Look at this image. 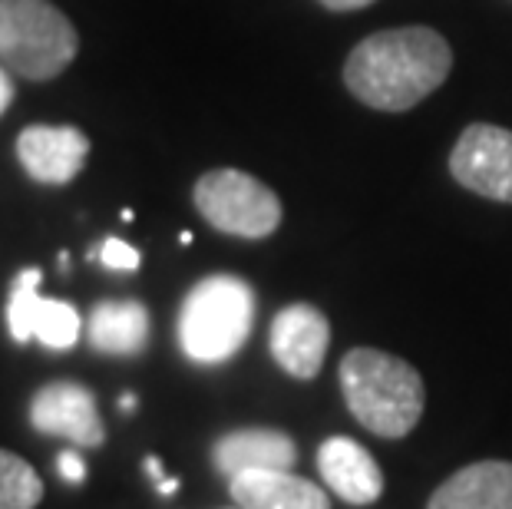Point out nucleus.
<instances>
[{"mask_svg": "<svg viewBox=\"0 0 512 509\" xmlns=\"http://www.w3.org/2000/svg\"><path fill=\"white\" fill-rule=\"evenodd\" d=\"M453 67V50L430 27L370 34L344 63V83L357 100L384 113H407L437 90Z\"/></svg>", "mask_w": 512, "mask_h": 509, "instance_id": "obj_1", "label": "nucleus"}, {"mask_svg": "<svg viewBox=\"0 0 512 509\" xmlns=\"http://www.w3.org/2000/svg\"><path fill=\"white\" fill-rule=\"evenodd\" d=\"M341 394L357 424L384 440H400L420 424L427 391L417 367L377 348H354L344 354Z\"/></svg>", "mask_w": 512, "mask_h": 509, "instance_id": "obj_2", "label": "nucleus"}, {"mask_svg": "<svg viewBox=\"0 0 512 509\" xmlns=\"http://www.w3.org/2000/svg\"><path fill=\"white\" fill-rule=\"evenodd\" d=\"M255 324V291L235 275H209L179 308V344L195 364H222L242 351Z\"/></svg>", "mask_w": 512, "mask_h": 509, "instance_id": "obj_3", "label": "nucleus"}, {"mask_svg": "<svg viewBox=\"0 0 512 509\" xmlns=\"http://www.w3.org/2000/svg\"><path fill=\"white\" fill-rule=\"evenodd\" d=\"M80 37L50 0H0V60L17 77L47 83L70 67Z\"/></svg>", "mask_w": 512, "mask_h": 509, "instance_id": "obj_4", "label": "nucleus"}, {"mask_svg": "<svg viewBox=\"0 0 512 509\" xmlns=\"http://www.w3.org/2000/svg\"><path fill=\"white\" fill-rule=\"evenodd\" d=\"M195 209L215 232L268 238L281 225V199L242 169H212L192 189Z\"/></svg>", "mask_w": 512, "mask_h": 509, "instance_id": "obj_5", "label": "nucleus"}, {"mask_svg": "<svg viewBox=\"0 0 512 509\" xmlns=\"http://www.w3.org/2000/svg\"><path fill=\"white\" fill-rule=\"evenodd\" d=\"M450 172L476 196L512 205V129L493 123L466 126L450 153Z\"/></svg>", "mask_w": 512, "mask_h": 509, "instance_id": "obj_6", "label": "nucleus"}, {"mask_svg": "<svg viewBox=\"0 0 512 509\" xmlns=\"http://www.w3.org/2000/svg\"><path fill=\"white\" fill-rule=\"evenodd\" d=\"M30 424L47 437H63L76 447H103L106 427L90 387L73 381L43 384L30 400Z\"/></svg>", "mask_w": 512, "mask_h": 509, "instance_id": "obj_7", "label": "nucleus"}, {"mask_svg": "<svg viewBox=\"0 0 512 509\" xmlns=\"http://www.w3.org/2000/svg\"><path fill=\"white\" fill-rule=\"evenodd\" d=\"M271 357L285 374L298 381H314L331 348V324L314 305H288L275 314L268 331Z\"/></svg>", "mask_w": 512, "mask_h": 509, "instance_id": "obj_8", "label": "nucleus"}, {"mask_svg": "<svg viewBox=\"0 0 512 509\" xmlns=\"http://www.w3.org/2000/svg\"><path fill=\"white\" fill-rule=\"evenodd\" d=\"M17 159L40 186H67L90 159V139L76 126H27L17 136Z\"/></svg>", "mask_w": 512, "mask_h": 509, "instance_id": "obj_9", "label": "nucleus"}, {"mask_svg": "<svg viewBox=\"0 0 512 509\" xmlns=\"http://www.w3.org/2000/svg\"><path fill=\"white\" fill-rule=\"evenodd\" d=\"M212 463L228 480H235V476H242V473H258V470H291L294 463H298V447H294V440L281 430L245 427V430H232L215 440Z\"/></svg>", "mask_w": 512, "mask_h": 509, "instance_id": "obj_10", "label": "nucleus"}, {"mask_svg": "<svg viewBox=\"0 0 512 509\" xmlns=\"http://www.w3.org/2000/svg\"><path fill=\"white\" fill-rule=\"evenodd\" d=\"M318 470L324 483L351 506H370L384 493V473L377 460L351 437H331L318 450Z\"/></svg>", "mask_w": 512, "mask_h": 509, "instance_id": "obj_11", "label": "nucleus"}, {"mask_svg": "<svg viewBox=\"0 0 512 509\" xmlns=\"http://www.w3.org/2000/svg\"><path fill=\"white\" fill-rule=\"evenodd\" d=\"M427 509H512V463H470L430 496Z\"/></svg>", "mask_w": 512, "mask_h": 509, "instance_id": "obj_12", "label": "nucleus"}, {"mask_svg": "<svg viewBox=\"0 0 512 509\" xmlns=\"http://www.w3.org/2000/svg\"><path fill=\"white\" fill-rule=\"evenodd\" d=\"M238 509H331L318 483L291 470H258L228 480Z\"/></svg>", "mask_w": 512, "mask_h": 509, "instance_id": "obj_13", "label": "nucleus"}, {"mask_svg": "<svg viewBox=\"0 0 512 509\" xmlns=\"http://www.w3.org/2000/svg\"><path fill=\"white\" fill-rule=\"evenodd\" d=\"M86 341L93 351L133 357L149 344V311L143 301H100L86 318Z\"/></svg>", "mask_w": 512, "mask_h": 509, "instance_id": "obj_14", "label": "nucleus"}, {"mask_svg": "<svg viewBox=\"0 0 512 509\" xmlns=\"http://www.w3.org/2000/svg\"><path fill=\"white\" fill-rule=\"evenodd\" d=\"M83 334V321L80 311L67 301H50L40 298L37 301V314H34V338L43 344L47 351H70L76 348Z\"/></svg>", "mask_w": 512, "mask_h": 509, "instance_id": "obj_15", "label": "nucleus"}, {"mask_svg": "<svg viewBox=\"0 0 512 509\" xmlns=\"http://www.w3.org/2000/svg\"><path fill=\"white\" fill-rule=\"evenodd\" d=\"M43 500V480L24 457L0 450V509H37Z\"/></svg>", "mask_w": 512, "mask_h": 509, "instance_id": "obj_16", "label": "nucleus"}, {"mask_svg": "<svg viewBox=\"0 0 512 509\" xmlns=\"http://www.w3.org/2000/svg\"><path fill=\"white\" fill-rule=\"evenodd\" d=\"M40 281L43 272L40 268H24L14 285H10V298H7V331L17 344L34 341V314H37V301H40Z\"/></svg>", "mask_w": 512, "mask_h": 509, "instance_id": "obj_17", "label": "nucleus"}, {"mask_svg": "<svg viewBox=\"0 0 512 509\" xmlns=\"http://www.w3.org/2000/svg\"><path fill=\"white\" fill-rule=\"evenodd\" d=\"M96 258L113 268V272H136L139 265H143V255H139V248H133L129 242H123V238H106V242L96 248Z\"/></svg>", "mask_w": 512, "mask_h": 509, "instance_id": "obj_18", "label": "nucleus"}, {"mask_svg": "<svg viewBox=\"0 0 512 509\" xmlns=\"http://www.w3.org/2000/svg\"><path fill=\"white\" fill-rule=\"evenodd\" d=\"M57 470H60V476L67 483H83L86 480V463H83V457L76 450H63L60 457H57Z\"/></svg>", "mask_w": 512, "mask_h": 509, "instance_id": "obj_19", "label": "nucleus"}, {"mask_svg": "<svg viewBox=\"0 0 512 509\" xmlns=\"http://www.w3.org/2000/svg\"><path fill=\"white\" fill-rule=\"evenodd\" d=\"M14 103V80L7 77V70L0 67V116L7 113V106Z\"/></svg>", "mask_w": 512, "mask_h": 509, "instance_id": "obj_20", "label": "nucleus"}, {"mask_svg": "<svg viewBox=\"0 0 512 509\" xmlns=\"http://www.w3.org/2000/svg\"><path fill=\"white\" fill-rule=\"evenodd\" d=\"M328 10H361V7H370L374 0H321Z\"/></svg>", "mask_w": 512, "mask_h": 509, "instance_id": "obj_21", "label": "nucleus"}, {"mask_svg": "<svg viewBox=\"0 0 512 509\" xmlns=\"http://www.w3.org/2000/svg\"><path fill=\"white\" fill-rule=\"evenodd\" d=\"M146 473H149L156 483L166 480V473H162V463H159V457H146Z\"/></svg>", "mask_w": 512, "mask_h": 509, "instance_id": "obj_22", "label": "nucleus"}, {"mask_svg": "<svg viewBox=\"0 0 512 509\" xmlns=\"http://www.w3.org/2000/svg\"><path fill=\"white\" fill-rule=\"evenodd\" d=\"M156 490H159L162 496H172V493L179 490V480H176V476H166L162 483H156Z\"/></svg>", "mask_w": 512, "mask_h": 509, "instance_id": "obj_23", "label": "nucleus"}, {"mask_svg": "<svg viewBox=\"0 0 512 509\" xmlns=\"http://www.w3.org/2000/svg\"><path fill=\"white\" fill-rule=\"evenodd\" d=\"M119 410H123V414H133V410H136V394H123V397H119Z\"/></svg>", "mask_w": 512, "mask_h": 509, "instance_id": "obj_24", "label": "nucleus"}]
</instances>
